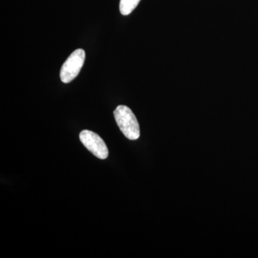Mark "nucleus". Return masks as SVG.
<instances>
[{
    "label": "nucleus",
    "instance_id": "20e7f679",
    "mask_svg": "<svg viewBox=\"0 0 258 258\" xmlns=\"http://www.w3.org/2000/svg\"><path fill=\"white\" fill-rule=\"evenodd\" d=\"M141 0H120L119 9L123 15H130L135 10Z\"/></svg>",
    "mask_w": 258,
    "mask_h": 258
},
{
    "label": "nucleus",
    "instance_id": "f03ea898",
    "mask_svg": "<svg viewBox=\"0 0 258 258\" xmlns=\"http://www.w3.org/2000/svg\"><path fill=\"white\" fill-rule=\"evenodd\" d=\"M86 58L83 49H77L71 54L62 64L60 70V79L62 83H69L77 77L82 69Z\"/></svg>",
    "mask_w": 258,
    "mask_h": 258
},
{
    "label": "nucleus",
    "instance_id": "f257e3e1",
    "mask_svg": "<svg viewBox=\"0 0 258 258\" xmlns=\"http://www.w3.org/2000/svg\"><path fill=\"white\" fill-rule=\"evenodd\" d=\"M115 121L123 135L130 140L140 137V128L137 117L128 106L120 105L113 112Z\"/></svg>",
    "mask_w": 258,
    "mask_h": 258
},
{
    "label": "nucleus",
    "instance_id": "7ed1b4c3",
    "mask_svg": "<svg viewBox=\"0 0 258 258\" xmlns=\"http://www.w3.org/2000/svg\"><path fill=\"white\" fill-rule=\"evenodd\" d=\"M79 137L85 147L95 157L101 159H106L108 157V148L99 135L91 131L83 130Z\"/></svg>",
    "mask_w": 258,
    "mask_h": 258
}]
</instances>
